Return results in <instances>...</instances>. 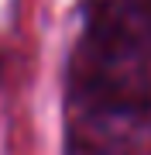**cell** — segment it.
Returning <instances> with one entry per match:
<instances>
[]
</instances>
